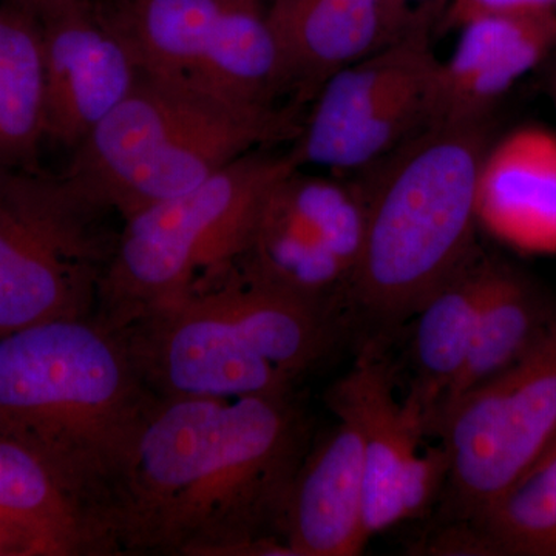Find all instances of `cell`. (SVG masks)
<instances>
[{
  "instance_id": "1",
  "label": "cell",
  "mask_w": 556,
  "mask_h": 556,
  "mask_svg": "<svg viewBox=\"0 0 556 556\" xmlns=\"http://www.w3.org/2000/svg\"><path fill=\"white\" fill-rule=\"evenodd\" d=\"M308 431L291 394L156 399L102 500L109 552L287 555Z\"/></svg>"
},
{
  "instance_id": "2",
  "label": "cell",
  "mask_w": 556,
  "mask_h": 556,
  "mask_svg": "<svg viewBox=\"0 0 556 556\" xmlns=\"http://www.w3.org/2000/svg\"><path fill=\"white\" fill-rule=\"evenodd\" d=\"M490 119L438 123L357 174L365 233L346 298L379 334L415 316L477 251Z\"/></svg>"
},
{
  "instance_id": "3",
  "label": "cell",
  "mask_w": 556,
  "mask_h": 556,
  "mask_svg": "<svg viewBox=\"0 0 556 556\" xmlns=\"http://www.w3.org/2000/svg\"><path fill=\"white\" fill-rule=\"evenodd\" d=\"M156 399L126 339L97 317L0 338V426L42 450L87 497L100 526L105 490Z\"/></svg>"
},
{
  "instance_id": "4",
  "label": "cell",
  "mask_w": 556,
  "mask_h": 556,
  "mask_svg": "<svg viewBox=\"0 0 556 556\" xmlns=\"http://www.w3.org/2000/svg\"><path fill=\"white\" fill-rule=\"evenodd\" d=\"M332 311L232 268L118 332L156 397L285 396L331 350Z\"/></svg>"
},
{
  "instance_id": "5",
  "label": "cell",
  "mask_w": 556,
  "mask_h": 556,
  "mask_svg": "<svg viewBox=\"0 0 556 556\" xmlns=\"http://www.w3.org/2000/svg\"><path fill=\"white\" fill-rule=\"evenodd\" d=\"M299 108H240L188 79L141 70L126 100L76 149L65 178L126 219L195 189L249 152L295 139Z\"/></svg>"
},
{
  "instance_id": "6",
  "label": "cell",
  "mask_w": 556,
  "mask_h": 556,
  "mask_svg": "<svg viewBox=\"0 0 556 556\" xmlns=\"http://www.w3.org/2000/svg\"><path fill=\"white\" fill-rule=\"evenodd\" d=\"M298 160L263 149L195 189L126 218L98 298V320L121 331L236 266L270 189Z\"/></svg>"
},
{
  "instance_id": "7",
  "label": "cell",
  "mask_w": 556,
  "mask_h": 556,
  "mask_svg": "<svg viewBox=\"0 0 556 556\" xmlns=\"http://www.w3.org/2000/svg\"><path fill=\"white\" fill-rule=\"evenodd\" d=\"M105 211L67 178L11 172L0 199V338L91 317L116 243L98 228Z\"/></svg>"
},
{
  "instance_id": "8",
  "label": "cell",
  "mask_w": 556,
  "mask_h": 556,
  "mask_svg": "<svg viewBox=\"0 0 556 556\" xmlns=\"http://www.w3.org/2000/svg\"><path fill=\"white\" fill-rule=\"evenodd\" d=\"M439 24L441 14L417 11L396 40L321 84L291 149L300 169L362 174L433 126L442 64L433 47Z\"/></svg>"
},
{
  "instance_id": "9",
  "label": "cell",
  "mask_w": 556,
  "mask_h": 556,
  "mask_svg": "<svg viewBox=\"0 0 556 556\" xmlns=\"http://www.w3.org/2000/svg\"><path fill=\"white\" fill-rule=\"evenodd\" d=\"M430 434L447 453V525L514 490L556 438V316L514 364L445 405Z\"/></svg>"
},
{
  "instance_id": "10",
  "label": "cell",
  "mask_w": 556,
  "mask_h": 556,
  "mask_svg": "<svg viewBox=\"0 0 556 556\" xmlns=\"http://www.w3.org/2000/svg\"><path fill=\"white\" fill-rule=\"evenodd\" d=\"M47 86V138L78 149L137 83V58L97 0L40 22Z\"/></svg>"
},
{
  "instance_id": "11",
  "label": "cell",
  "mask_w": 556,
  "mask_h": 556,
  "mask_svg": "<svg viewBox=\"0 0 556 556\" xmlns=\"http://www.w3.org/2000/svg\"><path fill=\"white\" fill-rule=\"evenodd\" d=\"M394 365L379 339H369L356 364L329 390L328 405L336 416L356 424L364 444L365 533H376L404 521L401 482L420 452L426 428L419 415L394 394Z\"/></svg>"
},
{
  "instance_id": "12",
  "label": "cell",
  "mask_w": 556,
  "mask_h": 556,
  "mask_svg": "<svg viewBox=\"0 0 556 556\" xmlns=\"http://www.w3.org/2000/svg\"><path fill=\"white\" fill-rule=\"evenodd\" d=\"M439 75L438 123L489 121L493 108L556 50V11H501L471 17Z\"/></svg>"
},
{
  "instance_id": "13",
  "label": "cell",
  "mask_w": 556,
  "mask_h": 556,
  "mask_svg": "<svg viewBox=\"0 0 556 556\" xmlns=\"http://www.w3.org/2000/svg\"><path fill=\"white\" fill-rule=\"evenodd\" d=\"M266 7L299 104L339 70L396 40L417 14L396 0H266Z\"/></svg>"
},
{
  "instance_id": "14",
  "label": "cell",
  "mask_w": 556,
  "mask_h": 556,
  "mask_svg": "<svg viewBox=\"0 0 556 556\" xmlns=\"http://www.w3.org/2000/svg\"><path fill=\"white\" fill-rule=\"evenodd\" d=\"M338 419L306 453L292 484L281 526L287 555L354 556L368 543L364 444L350 417Z\"/></svg>"
},
{
  "instance_id": "15",
  "label": "cell",
  "mask_w": 556,
  "mask_h": 556,
  "mask_svg": "<svg viewBox=\"0 0 556 556\" xmlns=\"http://www.w3.org/2000/svg\"><path fill=\"white\" fill-rule=\"evenodd\" d=\"M478 223L504 243L556 254V130L519 127L490 144L478 177Z\"/></svg>"
},
{
  "instance_id": "16",
  "label": "cell",
  "mask_w": 556,
  "mask_h": 556,
  "mask_svg": "<svg viewBox=\"0 0 556 556\" xmlns=\"http://www.w3.org/2000/svg\"><path fill=\"white\" fill-rule=\"evenodd\" d=\"M0 525L39 544L43 555L108 551L87 497L42 450L0 426Z\"/></svg>"
},
{
  "instance_id": "17",
  "label": "cell",
  "mask_w": 556,
  "mask_h": 556,
  "mask_svg": "<svg viewBox=\"0 0 556 556\" xmlns=\"http://www.w3.org/2000/svg\"><path fill=\"white\" fill-rule=\"evenodd\" d=\"M489 265L490 258L478 248L412 317L409 358L415 378L404 402L419 415L426 437L466 365Z\"/></svg>"
},
{
  "instance_id": "18",
  "label": "cell",
  "mask_w": 556,
  "mask_h": 556,
  "mask_svg": "<svg viewBox=\"0 0 556 556\" xmlns=\"http://www.w3.org/2000/svg\"><path fill=\"white\" fill-rule=\"evenodd\" d=\"M188 80L240 108H277L289 80L266 0H229Z\"/></svg>"
},
{
  "instance_id": "19",
  "label": "cell",
  "mask_w": 556,
  "mask_h": 556,
  "mask_svg": "<svg viewBox=\"0 0 556 556\" xmlns=\"http://www.w3.org/2000/svg\"><path fill=\"white\" fill-rule=\"evenodd\" d=\"M47 138V86L40 22L0 3V166L38 172Z\"/></svg>"
},
{
  "instance_id": "20",
  "label": "cell",
  "mask_w": 556,
  "mask_h": 556,
  "mask_svg": "<svg viewBox=\"0 0 556 556\" xmlns=\"http://www.w3.org/2000/svg\"><path fill=\"white\" fill-rule=\"evenodd\" d=\"M447 526L430 554L556 556V455L484 514Z\"/></svg>"
},
{
  "instance_id": "21",
  "label": "cell",
  "mask_w": 556,
  "mask_h": 556,
  "mask_svg": "<svg viewBox=\"0 0 556 556\" xmlns=\"http://www.w3.org/2000/svg\"><path fill=\"white\" fill-rule=\"evenodd\" d=\"M555 316L556 308L529 278L490 258L470 353L438 413L460 394L514 364Z\"/></svg>"
},
{
  "instance_id": "22",
  "label": "cell",
  "mask_w": 556,
  "mask_h": 556,
  "mask_svg": "<svg viewBox=\"0 0 556 556\" xmlns=\"http://www.w3.org/2000/svg\"><path fill=\"white\" fill-rule=\"evenodd\" d=\"M229 0H116L102 11L127 40L139 68L188 79Z\"/></svg>"
},
{
  "instance_id": "23",
  "label": "cell",
  "mask_w": 556,
  "mask_h": 556,
  "mask_svg": "<svg viewBox=\"0 0 556 556\" xmlns=\"http://www.w3.org/2000/svg\"><path fill=\"white\" fill-rule=\"evenodd\" d=\"M448 459L444 447L417 453L401 482V508L404 521L426 514L447 481Z\"/></svg>"
},
{
  "instance_id": "24",
  "label": "cell",
  "mask_w": 556,
  "mask_h": 556,
  "mask_svg": "<svg viewBox=\"0 0 556 556\" xmlns=\"http://www.w3.org/2000/svg\"><path fill=\"white\" fill-rule=\"evenodd\" d=\"M555 5L556 0H450L439 28H459L479 14L555 10Z\"/></svg>"
},
{
  "instance_id": "25",
  "label": "cell",
  "mask_w": 556,
  "mask_h": 556,
  "mask_svg": "<svg viewBox=\"0 0 556 556\" xmlns=\"http://www.w3.org/2000/svg\"><path fill=\"white\" fill-rule=\"evenodd\" d=\"M43 555L42 548L30 536L5 525H0V556Z\"/></svg>"
},
{
  "instance_id": "26",
  "label": "cell",
  "mask_w": 556,
  "mask_h": 556,
  "mask_svg": "<svg viewBox=\"0 0 556 556\" xmlns=\"http://www.w3.org/2000/svg\"><path fill=\"white\" fill-rule=\"evenodd\" d=\"M11 7H16L25 13L31 14L39 22L49 20L53 14L68 9V7L78 5V3L89 2V0H2Z\"/></svg>"
},
{
  "instance_id": "27",
  "label": "cell",
  "mask_w": 556,
  "mask_h": 556,
  "mask_svg": "<svg viewBox=\"0 0 556 556\" xmlns=\"http://www.w3.org/2000/svg\"><path fill=\"white\" fill-rule=\"evenodd\" d=\"M396 2L409 16H415L417 11H434L442 17L450 0H396Z\"/></svg>"
},
{
  "instance_id": "28",
  "label": "cell",
  "mask_w": 556,
  "mask_h": 556,
  "mask_svg": "<svg viewBox=\"0 0 556 556\" xmlns=\"http://www.w3.org/2000/svg\"><path fill=\"white\" fill-rule=\"evenodd\" d=\"M11 172L13 170L0 166V199H2L3 190H5L7 182H9Z\"/></svg>"
},
{
  "instance_id": "29",
  "label": "cell",
  "mask_w": 556,
  "mask_h": 556,
  "mask_svg": "<svg viewBox=\"0 0 556 556\" xmlns=\"http://www.w3.org/2000/svg\"><path fill=\"white\" fill-rule=\"evenodd\" d=\"M548 91H551L552 104H554L556 113V65L554 72H552L551 86H548Z\"/></svg>"
},
{
  "instance_id": "30",
  "label": "cell",
  "mask_w": 556,
  "mask_h": 556,
  "mask_svg": "<svg viewBox=\"0 0 556 556\" xmlns=\"http://www.w3.org/2000/svg\"><path fill=\"white\" fill-rule=\"evenodd\" d=\"M552 455H556V438L554 439V442H552L551 447H548L546 450V452H544V455L541 456V459H546V457L552 456ZM540 460H538V463H540ZM536 464H535V466H536Z\"/></svg>"
},
{
  "instance_id": "31",
  "label": "cell",
  "mask_w": 556,
  "mask_h": 556,
  "mask_svg": "<svg viewBox=\"0 0 556 556\" xmlns=\"http://www.w3.org/2000/svg\"><path fill=\"white\" fill-rule=\"evenodd\" d=\"M555 11H556V5H555Z\"/></svg>"
}]
</instances>
